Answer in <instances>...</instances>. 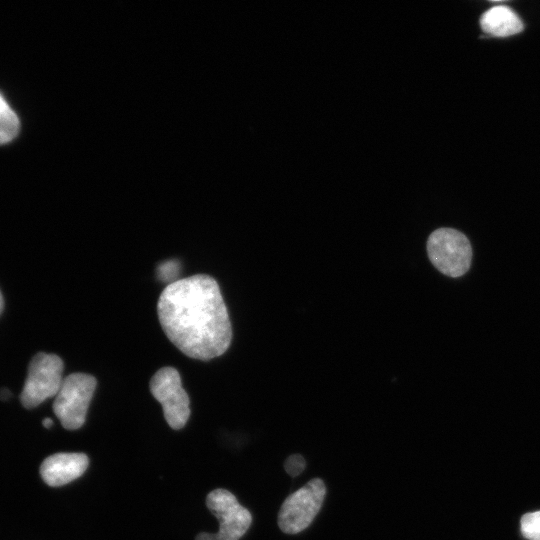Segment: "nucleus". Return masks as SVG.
<instances>
[{
	"instance_id": "obj_5",
	"label": "nucleus",
	"mask_w": 540,
	"mask_h": 540,
	"mask_svg": "<svg viewBox=\"0 0 540 540\" xmlns=\"http://www.w3.org/2000/svg\"><path fill=\"white\" fill-rule=\"evenodd\" d=\"M64 364L55 354L38 353L31 360L27 378L20 396L26 408H34L46 399L56 396L63 382Z\"/></svg>"
},
{
	"instance_id": "obj_9",
	"label": "nucleus",
	"mask_w": 540,
	"mask_h": 540,
	"mask_svg": "<svg viewBox=\"0 0 540 540\" xmlns=\"http://www.w3.org/2000/svg\"><path fill=\"white\" fill-rule=\"evenodd\" d=\"M484 32L492 36H510L523 29V23L518 15L507 6L498 5L484 12L480 18Z\"/></svg>"
},
{
	"instance_id": "obj_3",
	"label": "nucleus",
	"mask_w": 540,
	"mask_h": 540,
	"mask_svg": "<svg viewBox=\"0 0 540 540\" xmlns=\"http://www.w3.org/2000/svg\"><path fill=\"white\" fill-rule=\"evenodd\" d=\"M96 385V378L86 373H72L63 379L53 411L65 429L76 430L84 424Z\"/></svg>"
},
{
	"instance_id": "obj_15",
	"label": "nucleus",
	"mask_w": 540,
	"mask_h": 540,
	"mask_svg": "<svg viewBox=\"0 0 540 540\" xmlns=\"http://www.w3.org/2000/svg\"><path fill=\"white\" fill-rule=\"evenodd\" d=\"M42 424L45 428H50L52 425H53V421L52 419L50 418H45L43 421H42Z\"/></svg>"
},
{
	"instance_id": "obj_8",
	"label": "nucleus",
	"mask_w": 540,
	"mask_h": 540,
	"mask_svg": "<svg viewBox=\"0 0 540 540\" xmlns=\"http://www.w3.org/2000/svg\"><path fill=\"white\" fill-rule=\"evenodd\" d=\"M88 464L84 453H57L42 462L40 474L47 485L63 486L83 475Z\"/></svg>"
},
{
	"instance_id": "obj_11",
	"label": "nucleus",
	"mask_w": 540,
	"mask_h": 540,
	"mask_svg": "<svg viewBox=\"0 0 540 540\" xmlns=\"http://www.w3.org/2000/svg\"><path fill=\"white\" fill-rule=\"evenodd\" d=\"M521 531L529 540H540V511L527 513L521 518Z\"/></svg>"
},
{
	"instance_id": "obj_2",
	"label": "nucleus",
	"mask_w": 540,
	"mask_h": 540,
	"mask_svg": "<svg viewBox=\"0 0 540 540\" xmlns=\"http://www.w3.org/2000/svg\"><path fill=\"white\" fill-rule=\"evenodd\" d=\"M431 263L446 276L457 278L470 268L472 248L468 238L453 228H439L427 240Z\"/></svg>"
},
{
	"instance_id": "obj_10",
	"label": "nucleus",
	"mask_w": 540,
	"mask_h": 540,
	"mask_svg": "<svg viewBox=\"0 0 540 540\" xmlns=\"http://www.w3.org/2000/svg\"><path fill=\"white\" fill-rule=\"evenodd\" d=\"M19 128L20 122L17 115L0 94V144L7 143L15 138Z\"/></svg>"
},
{
	"instance_id": "obj_13",
	"label": "nucleus",
	"mask_w": 540,
	"mask_h": 540,
	"mask_svg": "<svg viewBox=\"0 0 540 540\" xmlns=\"http://www.w3.org/2000/svg\"><path fill=\"white\" fill-rule=\"evenodd\" d=\"M158 271L162 279H173L178 273V263L174 261L165 262L159 267Z\"/></svg>"
},
{
	"instance_id": "obj_12",
	"label": "nucleus",
	"mask_w": 540,
	"mask_h": 540,
	"mask_svg": "<svg viewBox=\"0 0 540 540\" xmlns=\"http://www.w3.org/2000/svg\"><path fill=\"white\" fill-rule=\"evenodd\" d=\"M305 467L306 461L300 454L289 456L284 463V469L291 477L298 476Z\"/></svg>"
},
{
	"instance_id": "obj_7",
	"label": "nucleus",
	"mask_w": 540,
	"mask_h": 540,
	"mask_svg": "<svg viewBox=\"0 0 540 540\" xmlns=\"http://www.w3.org/2000/svg\"><path fill=\"white\" fill-rule=\"evenodd\" d=\"M206 505L219 521L214 540H239L252 523L251 513L228 490L218 488L206 497Z\"/></svg>"
},
{
	"instance_id": "obj_4",
	"label": "nucleus",
	"mask_w": 540,
	"mask_h": 540,
	"mask_svg": "<svg viewBox=\"0 0 540 540\" xmlns=\"http://www.w3.org/2000/svg\"><path fill=\"white\" fill-rule=\"evenodd\" d=\"M326 495L322 479L314 478L290 494L281 505L278 526L286 534L308 528L320 511Z\"/></svg>"
},
{
	"instance_id": "obj_14",
	"label": "nucleus",
	"mask_w": 540,
	"mask_h": 540,
	"mask_svg": "<svg viewBox=\"0 0 540 540\" xmlns=\"http://www.w3.org/2000/svg\"><path fill=\"white\" fill-rule=\"evenodd\" d=\"M195 540H214V539L212 537V533L202 532L196 536Z\"/></svg>"
},
{
	"instance_id": "obj_1",
	"label": "nucleus",
	"mask_w": 540,
	"mask_h": 540,
	"mask_svg": "<svg viewBox=\"0 0 540 540\" xmlns=\"http://www.w3.org/2000/svg\"><path fill=\"white\" fill-rule=\"evenodd\" d=\"M157 313L168 339L190 358L207 361L230 346L228 310L217 281L207 274L167 285L159 296Z\"/></svg>"
},
{
	"instance_id": "obj_6",
	"label": "nucleus",
	"mask_w": 540,
	"mask_h": 540,
	"mask_svg": "<svg viewBox=\"0 0 540 540\" xmlns=\"http://www.w3.org/2000/svg\"><path fill=\"white\" fill-rule=\"evenodd\" d=\"M149 387L154 398L162 405L168 425L175 430L183 428L190 416V401L177 369L160 368L152 376Z\"/></svg>"
},
{
	"instance_id": "obj_16",
	"label": "nucleus",
	"mask_w": 540,
	"mask_h": 540,
	"mask_svg": "<svg viewBox=\"0 0 540 540\" xmlns=\"http://www.w3.org/2000/svg\"><path fill=\"white\" fill-rule=\"evenodd\" d=\"M2 309H3V297H2V294L0 292V313L2 312Z\"/></svg>"
}]
</instances>
